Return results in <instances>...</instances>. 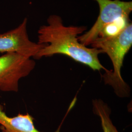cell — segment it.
I'll return each instance as SVG.
<instances>
[{
  "mask_svg": "<svg viewBox=\"0 0 132 132\" xmlns=\"http://www.w3.org/2000/svg\"><path fill=\"white\" fill-rule=\"evenodd\" d=\"M28 19L25 18L17 28L0 33V52H16L30 58L34 57L47 45L32 42L27 31Z\"/></svg>",
  "mask_w": 132,
  "mask_h": 132,
  "instance_id": "5b68a950",
  "label": "cell"
},
{
  "mask_svg": "<svg viewBox=\"0 0 132 132\" xmlns=\"http://www.w3.org/2000/svg\"><path fill=\"white\" fill-rule=\"evenodd\" d=\"M47 24L41 26L38 30V43L47 44L38 52L34 59L62 54L89 67L94 71H106L99 60L103 52L99 49L88 47L78 41V35L87 29L86 26H67L61 17L56 14L48 16Z\"/></svg>",
  "mask_w": 132,
  "mask_h": 132,
  "instance_id": "6da1fadb",
  "label": "cell"
},
{
  "mask_svg": "<svg viewBox=\"0 0 132 132\" xmlns=\"http://www.w3.org/2000/svg\"><path fill=\"white\" fill-rule=\"evenodd\" d=\"M99 5V16L94 25L83 34L78 37V41L88 46L99 36L107 25L123 17H129L132 11V1L120 0H94Z\"/></svg>",
  "mask_w": 132,
  "mask_h": 132,
  "instance_id": "3957f363",
  "label": "cell"
},
{
  "mask_svg": "<svg viewBox=\"0 0 132 132\" xmlns=\"http://www.w3.org/2000/svg\"><path fill=\"white\" fill-rule=\"evenodd\" d=\"M93 106L94 113L100 119L103 132H118L110 118L111 111L107 104L102 99H95L93 101Z\"/></svg>",
  "mask_w": 132,
  "mask_h": 132,
  "instance_id": "52a82bcc",
  "label": "cell"
},
{
  "mask_svg": "<svg viewBox=\"0 0 132 132\" xmlns=\"http://www.w3.org/2000/svg\"><path fill=\"white\" fill-rule=\"evenodd\" d=\"M34 118L29 113H19L10 117L3 111L0 105V129L1 132H42L37 129L34 124ZM60 127L55 132H60Z\"/></svg>",
  "mask_w": 132,
  "mask_h": 132,
  "instance_id": "8992f818",
  "label": "cell"
},
{
  "mask_svg": "<svg viewBox=\"0 0 132 132\" xmlns=\"http://www.w3.org/2000/svg\"><path fill=\"white\" fill-rule=\"evenodd\" d=\"M90 45L106 53L112 63L113 69L107 70L102 76L105 84L111 86L119 97L129 96L130 88L123 80L121 71L125 56L132 47V23L130 22L118 35L110 37H98Z\"/></svg>",
  "mask_w": 132,
  "mask_h": 132,
  "instance_id": "7a4b0ae2",
  "label": "cell"
},
{
  "mask_svg": "<svg viewBox=\"0 0 132 132\" xmlns=\"http://www.w3.org/2000/svg\"><path fill=\"white\" fill-rule=\"evenodd\" d=\"M35 65L31 58L16 52H7L0 56V90L18 92L19 80L28 76Z\"/></svg>",
  "mask_w": 132,
  "mask_h": 132,
  "instance_id": "277c9868",
  "label": "cell"
}]
</instances>
